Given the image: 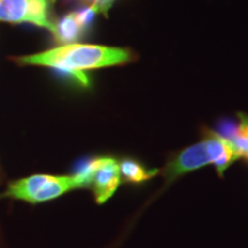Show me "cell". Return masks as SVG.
Segmentation results:
<instances>
[{"instance_id": "4", "label": "cell", "mask_w": 248, "mask_h": 248, "mask_svg": "<svg viewBox=\"0 0 248 248\" xmlns=\"http://www.w3.org/2000/svg\"><path fill=\"white\" fill-rule=\"evenodd\" d=\"M48 11L49 0H0V22L32 23L53 32Z\"/></svg>"}, {"instance_id": "1", "label": "cell", "mask_w": 248, "mask_h": 248, "mask_svg": "<svg viewBox=\"0 0 248 248\" xmlns=\"http://www.w3.org/2000/svg\"><path fill=\"white\" fill-rule=\"evenodd\" d=\"M133 59L130 49L100 45L68 44L38 54L16 59L22 64L51 67L54 69L84 71L97 68L119 66Z\"/></svg>"}, {"instance_id": "12", "label": "cell", "mask_w": 248, "mask_h": 248, "mask_svg": "<svg viewBox=\"0 0 248 248\" xmlns=\"http://www.w3.org/2000/svg\"><path fill=\"white\" fill-rule=\"evenodd\" d=\"M114 1H115V0H93L92 5L98 9L99 13L105 14L107 16L108 11H109V8L113 6Z\"/></svg>"}, {"instance_id": "3", "label": "cell", "mask_w": 248, "mask_h": 248, "mask_svg": "<svg viewBox=\"0 0 248 248\" xmlns=\"http://www.w3.org/2000/svg\"><path fill=\"white\" fill-rule=\"evenodd\" d=\"M75 188H80L77 179L71 176L32 175L12 183L6 195L30 203H40L57 199Z\"/></svg>"}, {"instance_id": "7", "label": "cell", "mask_w": 248, "mask_h": 248, "mask_svg": "<svg viewBox=\"0 0 248 248\" xmlns=\"http://www.w3.org/2000/svg\"><path fill=\"white\" fill-rule=\"evenodd\" d=\"M121 178L125 183H132V184H141V183L148 181V179L155 177L159 173V169L146 168L144 164L138 162L137 160L123 159L119 163Z\"/></svg>"}, {"instance_id": "6", "label": "cell", "mask_w": 248, "mask_h": 248, "mask_svg": "<svg viewBox=\"0 0 248 248\" xmlns=\"http://www.w3.org/2000/svg\"><path fill=\"white\" fill-rule=\"evenodd\" d=\"M85 29L77 20L75 12H71L61 17L57 24H54V30L52 33L58 44L68 45L82 38Z\"/></svg>"}, {"instance_id": "11", "label": "cell", "mask_w": 248, "mask_h": 248, "mask_svg": "<svg viewBox=\"0 0 248 248\" xmlns=\"http://www.w3.org/2000/svg\"><path fill=\"white\" fill-rule=\"evenodd\" d=\"M97 13H99L98 9L94 7V6L91 5L90 7H85V8H80L78 11L75 12L77 20L79 21V23L82 24V27L84 29H89L90 27L92 26L93 21H94V17Z\"/></svg>"}, {"instance_id": "5", "label": "cell", "mask_w": 248, "mask_h": 248, "mask_svg": "<svg viewBox=\"0 0 248 248\" xmlns=\"http://www.w3.org/2000/svg\"><path fill=\"white\" fill-rule=\"evenodd\" d=\"M121 179L119 162L114 157L101 156L91 185L97 203H105L113 197L121 184Z\"/></svg>"}, {"instance_id": "8", "label": "cell", "mask_w": 248, "mask_h": 248, "mask_svg": "<svg viewBox=\"0 0 248 248\" xmlns=\"http://www.w3.org/2000/svg\"><path fill=\"white\" fill-rule=\"evenodd\" d=\"M238 117H239V122H238L237 131L230 142L238 157L246 159L248 156V115L239 113Z\"/></svg>"}, {"instance_id": "2", "label": "cell", "mask_w": 248, "mask_h": 248, "mask_svg": "<svg viewBox=\"0 0 248 248\" xmlns=\"http://www.w3.org/2000/svg\"><path fill=\"white\" fill-rule=\"evenodd\" d=\"M206 132L208 133L206 140L185 148L167 163L163 171L167 184L184 173L193 171L207 164H213L217 173L222 177L225 170L239 159L230 141L221 138L213 131L206 130Z\"/></svg>"}, {"instance_id": "10", "label": "cell", "mask_w": 248, "mask_h": 248, "mask_svg": "<svg viewBox=\"0 0 248 248\" xmlns=\"http://www.w3.org/2000/svg\"><path fill=\"white\" fill-rule=\"evenodd\" d=\"M237 128H238V123H235L234 121L222 120L217 123L215 131L213 132L216 133V135L219 136L221 138L226 139V140L230 141L231 139L234 137Z\"/></svg>"}, {"instance_id": "13", "label": "cell", "mask_w": 248, "mask_h": 248, "mask_svg": "<svg viewBox=\"0 0 248 248\" xmlns=\"http://www.w3.org/2000/svg\"><path fill=\"white\" fill-rule=\"evenodd\" d=\"M246 160H247V161H248V156H247V157H246Z\"/></svg>"}, {"instance_id": "9", "label": "cell", "mask_w": 248, "mask_h": 248, "mask_svg": "<svg viewBox=\"0 0 248 248\" xmlns=\"http://www.w3.org/2000/svg\"><path fill=\"white\" fill-rule=\"evenodd\" d=\"M101 156L93 157V159H89L83 161L82 163L77 167L75 173L73 176L78 182L79 187H89L92 185L93 177H94L95 171H97L99 164H100Z\"/></svg>"}]
</instances>
